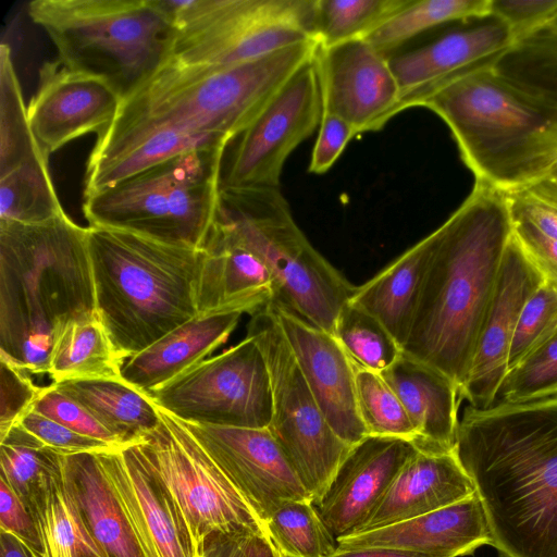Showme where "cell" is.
Listing matches in <instances>:
<instances>
[{
  "instance_id": "1",
  "label": "cell",
  "mask_w": 557,
  "mask_h": 557,
  "mask_svg": "<svg viewBox=\"0 0 557 557\" xmlns=\"http://www.w3.org/2000/svg\"><path fill=\"white\" fill-rule=\"evenodd\" d=\"M317 48L308 40L231 66L164 62L98 134L83 197L178 154L227 148Z\"/></svg>"
},
{
  "instance_id": "2",
  "label": "cell",
  "mask_w": 557,
  "mask_h": 557,
  "mask_svg": "<svg viewBox=\"0 0 557 557\" xmlns=\"http://www.w3.org/2000/svg\"><path fill=\"white\" fill-rule=\"evenodd\" d=\"M455 453L500 557H557V396L469 406Z\"/></svg>"
},
{
  "instance_id": "3",
  "label": "cell",
  "mask_w": 557,
  "mask_h": 557,
  "mask_svg": "<svg viewBox=\"0 0 557 557\" xmlns=\"http://www.w3.org/2000/svg\"><path fill=\"white\" fill-rule=\"evenodd\" d=\"M434 233L403 352L449 377L460 392L512 236L505 193L475 182Z\"/></svg>"
},
{
  "instance_id": "4",
  "label": "cell",
  "mask_w": 557,
  "mask_h": 557,
  "mask_svg": "<svg viewBox=\"0 0 557 557\" xmlns=\"http://www.w3.org/2000/svg\"><path fill=\"white\" fill-rule=\"evenodd\" d=\"M96 314L88 227L65 212L36 224L0 221V358L48 373L57 332Z\"/></svg>"
},
{
  "instance_id": "5",
  "label": "cell",
  "mask_w": 557,
  "mask_h": 557,
  "mask_svg": "<svg viewBox=\"0 0 557 557\" xmlns=\"http://www.w3.org/2000/svg\"><path fill=\"white\" fill-rule=\"evenodd\" d=\"M491 63L449 78L413 107L447 124L475 182L506 194L557 170V107L500 77Z\"/></svg>"
},
{
  "instance_id": "6",
  "label": "cell",
  "mask_w": 557,
  "mask_h": 557,
  "mask_svg": "<svg viewBox=\"0 0 557 557\" xmlns=\"http://www.w3.org/2000/svg\"><path fill=\"white\" fill-rule=\"evenodd\" d=\"M97 313L126 361L198 314L203 249L88 226Z\"/></svg>"
},
{
  "instance_id": "7",
  "label": "cell",
  "mask_w": 557,
  "mask_h": 557,
  "mask_svg": "<svg viewBox=\"0 0 557 557\" xmlns=\"http://www.w3.org/2000/svg\"><path fill=\"white\" fill-rule=\"evenodd\" d=\"M27 12L64 66L122 99L168 61L175 32L168 0H34Z\"/></svg>"
},
{
  "instance_id": "8",
  "label": "cell",
  "mask_w": 557,
  "mask_h": 557,
  "mask_svg": "<svg viewBox=\"0 0 557 557\" xmlns=\"http://www.w3.org/2000/svg\"><path fill=\"white\" fill-rule=\"evenodd\" d=\"M214 224L271 271L276 282L272 304L333 334L356 286L311 245L280 188L221 187Z\"/></svg>"
},
{
  "instance_id": "9",
  "label": "cell",
  "mask_w": 557,
  "mask_h": 557,
  "mask_svg": "<svg viewBox=\"0 0 557 557\" xmlns=\"http://www.w3.org/2000/svg\"><path fill=\"white\" fill-rule=\"evenodd\" d=\"M226 148L188 151L83 197L89 226L203 249L220 209Z\"/></svg>"
},
{
  "instance_id": "10",
  "label": "cell",
  "mask_w": 557,
  "mask_h": 557,
  "mask_svg": "<svg viewBox=\"0 0 557 557\" xmlns=\"http://www.w3.org/2000/svg\"><path fill=\"white\" fill-rule=\"evenodd\" d=\"M169 5L175 32L168 61L182 65L231 66L315 40V0H169Z\"/></svg>"
},
{
  "instance_id": "11",
  "label": "cell",
  "mask_w": 557,
  "mask_h": 557,
  "mask_svg": "<svg viewBox=\"0 0 557 557\" xmlns=\"http://www.w3.org/2000/svg\"><path fill=\"white\" fill-rule=\"evenodd\" d=\"M247 334L258 341L269 368L272 413L268 429L315 504L352 446L325 419L270 305L251 315Z\"/></svg>"
},
{
  "instance_id": "12",
  "label": "cell",
  "mask_w": 557,
  "mask_h": 557,
  "mask_svg": "<svg viewBox=\"0 0 557 557\" xmlns=\"http://www.w3.org/2000/svg\"><path fill=\"white\" fill-rule=\"evenodd\" d=\"M159 411L161 423L135 444L181 512L197 557L212 533H267L262 521L183 423Z\"/></svg>"
},
{
  "instance_id": "13",
  "label": "cell",
  "mask_w": 557,
  "mask_h": 557,
  "mask_svg": "<svg viewBox=\"0 0 557 557\" xmlns=\"http://www.w3.org/2000/svg\"><path fill=\"white\" fill-rule=\"evenodd\" d=\"M147 395L159 409L188 423L267 429L271 421L269 368L250 334Z\"/></svg>"
},
{
  "instance_id": "14",
  "label": "cell",
  "mask_w": 557,
  "mask_h": 557,
  "mask_svg": "<svg viewBox=\"0 0 557 557\" xmlns=\"http://www.w3.org/2000/svg\"><path fill=\"white\" fill-rule=\"evenodd\" d=\"M323 113L313 55L232 141L230 157L222 163L221 187L280 188L287 158L320 126Z\"/></svg>"
},
{
  "instance_id": "15",
  "label": "cell",
  "mask_w": 557,
  "mask_h": 557,
  "mask_svg": "<svg viewBox=\"0 0 557 557\" xmlns=\"http://www.w3.org/2000/svg\"><path fill=\"white\" fill-rule=\"evenodd\" d=\"M181 422L263 524L283 504L310 499L268 428Z\"/></svg>"
},
{
  "instance_id": "16",
  "label": "cell",
  "mask_w": 557,
  "mask_h": 557,
  "mask_svg": "<svg viewBox=\"0 0 557 557\" xmlns=\"http://www.w3.org/2000/svg\"><path fill=\"white\" fill-rule=\"evenodd\" d=\"M324 113L341 116L357 135L381 129L401 99L388 57L364 39L321 47L314 54Z\"/></svg>"
},
{
  "instance_id": "17",
  "label": "cell",
  "mask_w": 557,
  "mask_h": 557,
  "mask_svg": "<svg viewBox=\"0 0 557 557\" xmlns=\"http://www.w3.org/2000/svg\"><path fill=\"white\" fill-rule=\"evenodd\" d=\"M95 454L143 557H197L181 512L136 444Z\"/></svg>"
},
{
  "instance_id": "18",
  "label": "cell",
  "mask_w": 557,
  "mask_h": 557,
  "mask_svg": "<svg viewBox=\"0 0 557 557\" xmlns=\"http://www.w3.org/2000/svg\"><path fill=\"white\" fill-rule=\"evenodd\" d=\"M121 102L108 82L69 70L57 59L40 67L27 116L41 152L49 158L81 136L99 134L113 122Z\"/></svg>"
},
{
  "instance_id": "19",
  "label": "cell",
  "mask_w": 557,
  "mask_h": 557,
  "mask_svg": "<svg viewBox=\"0 0 557 557\" xmlns=\"http://www.w3.org/2000/svg\"><path fill=\"white\" fill-rule=\"evenodd\" d=\"M544 281L512 235L460 391V398L471 407L484 409L494 405L508 372V355L520 312Z\"/></svg>"
},
{
  "instance_id": "20",
  "label": "cell",
  "mask_w": 557,
  "mask_h": 557,
  "mask_svg": "<svg viewBox=\"0 0 557 557\" xmlns=\"http://www.w3.org/2000/svg\"><path fill=\"white\" fill-rule=\"evenodd\" d=\"M270 308L329 424L341 440L356 445L368 434L358 412L351 360L332 333L282 306Z\"/></svg>"
},
{
  "instance_id": "21",
  "label": "cell",
  "mask_w": 557,
  "mask_h": 557,
  "mask_svg": "<svg viewBox=\"0 0 557 557\" xmlns=\"http://www.w3.org/2000/svg\"><path fill=\"white\" fill-rule=\"evenodd\" d=\"M418 451L409 441L367 436L354 445L314 505L334 537L357 533Z\"/></svg>"
},
{
  "instance_id": "22",
  "label": "cell",
  "mask_w": 557,
  "mask_h": 557,
  "mask_svg": "<svg viewBox=\"0 0 557 557\" xmlns=\"http://www.w3.org/2000/svg\"><path fill=\"white\" fill-rule=\"evenodd\" d=\"M513 44L509 27L491 14L414 50L388 57L401 92L396 114L449 78L493 62Z\"/></svg>"
},
{
  "instance_id": "23",
  "label": "cell",
  "mask_w": 557,
  "mask_h": 557,
  "mask_svg": "<svg viewBox=\"0 0 557 557\" xmlns=\"http://www.w3.org/2000/svg\"><path fill=\"white\" fill-rule=\"evenodd\" d=\"M490 543L483 508L474 493L451 506L337 539V549L385 547L459 557Z\"/></svg>"
},
{
  "instance_id": "24",
  "label": "cell",
  "mask_w": 557,
  "mask_h": 557,
  "mask_svg": "<svg viewBox=\"0 0 557 557\" xmlns=\"http://www.w3.org/2000/svg\"><path fill=\"white\" fill-rule=\"evenodd\" d=\"M203 250L198 313L239 311L253 315L275 300L276 282L271 271L215 224Z\"/></svg>"
},
{
  "instance_id": "25",
  "label": "cell",
  "mask_w": 557,
  "mask_h": 557,
  "mask_svg": "<svg viewBox=\"0 0 557 557\" xmlns=\"http://www.w3.org/2000/svg\"><path fill=\"white\" fill-rule=\"evenodd\" d=\"M474 493L473 482L455 451L434 454L418 450L401 468L357 533L451 506Z\"/></svg>"
},
{
  "instance_id": "26",
  "label": "cell",
  "mask_w": 557,
  "mask_h": 557,
  "mask_svg": "<svg viewBox=\"0 0 557 557\" xmlns=\"http://www.w3.org/2000/svg\"><path fill=\"white\" fill-rule=\"evenodd\" d=\"M381 375L400 398L416 429L417 449L434 454L455 451L461 400L458 386L440 371L404 352Z\"/></svg>"
},
{
  "instance_id": "27",
  "label": "cell",
  "mask_w": 557,
  "mask_h": 557,
  "mask_svg": "<svg viewBox=\"0 0 557 557\" xmlns=\"http://www.w3.org/2000/svg\"><path fill=\"white\" fill-rule=\"evenodd\" d=\"M242 314L239 311L198 313L128 358L122 367V380L145 394L159 389L225 343Z\"/></svg>"
},
{
  "instance_id": "28",
  "label": "cell",
  "mask_w": 557,
  "mask_h": 557,
  "mask_svg": "<svg viewBox=\"0 0 557 557\" xmlns=\"http://www.w3.org/2000/svg\"><path fill=\"white\" fill-rule=\"evenodd\" d=\"M65 486L103 557H143L95 453L63 455Z\"/></svg>"
},
{
  "instance_id": "29",
  "label": "cell",
  "mask_w": 557,
  "mask_h": 557,
  "mask_svg": "<svg viewBox=\"0 0 557 557\" xmlns=\"http://www.w3.org/2000/svg\"><path fill=\"white\" fill-rule=\"evenodd\" d=\"M435 240L434 231L356 289L349 301L375 317L404 348Z\"/></svg>"
},
{
  "instance_id": "30",
  "label": "cell",
  "mask_w": 557,
  "mask_h": 557,
  "mask_svg": "<svg viewBox=\"0 0 557 557\" xmlns=\"http://www.w3.org/2000/svg\"><path fill=\"white\" fill-rule=\"evenodd\" d=\"M86 408L122 446L139 442L161 423L149 396L122 379L75 380L54 383Z\"/></svg>"
},
{
  "instance_id": "31",
  "label": "cell",
  "mask_w": 557,
  "mask_h": 557,
  "mask_svg": "<svg viewBox=\"0 0 557 557\" xmlns=\"http://www.w3.org/2000/svg\"><path fill=\"white\" fill-rule=\"evenodd\" d=\"M124 362L96 314L70 321L57 332L48 374L53 383L122 379Z\"/></svg>"
},
{
  "instance_id": "32",
  "label": "cell",
  "mask_w": 557,
  "mask_h": 557,
  "mask_svg": "<svg viewBox=\"0 0 557 557\" xmlns=\"http://www.w3.org/2000/svg\"><path fill=\"white\" fill-rule=\"evenodd\" d=\"M512 235L545 281L557 286V181L506 193Z\"/></svg>"
},
{
  "instance_id": "33",
  "label": "cell",
  "mask_w": 557,
  "mask_h": 557,
  "mask_svg": "<svg viewBox=\"0 0 557 557\" xmlns=\"http://www.w3.org/2000/svg\"><path fill=\"white\" fill-rule=\"evenodd\" d=\"M27 508L38 530L40 557H103L65 486L62 465L42 484Z\"/></svg>"
},
{
  "instance_id": "34",
  "label": "cell",
  "mask_w": 557,
  "mask_h": 557,
  "mask_svg": "<svg viewBox=\"0 0 557 557\" xmlns=\"http://www.w3.org/2000/svg\"><path fill=\"white\" fill-rule=\"evenodd\" d=\"M48 165L29 126L27 108L12 62L11 49L0 48V176Z\"/></svg>"
},
{
  "instance_id": "35",
  "label": "cell",
  "mask_w": 557,
  "mask_h": 557,
  "mask_svg": "<svg viewBox=\"0 0 557 557\" xmlns=\"http://www.w3.org/2000/svg\"><path fill=\"white\" fill-rule=\"evenodd\" d=\"M491 67L516 87L557 107L556 27H543L516 41Z\"/></svg>"
},
{
  "instance_id": "36",
  "label": "cell",
  "mask_w": 557,
  "mask_h": 557,
  "mask_svg": "<svg viewBox=\"0 0 557 557\" xmlns=\"http://www.w3.org/2000/svg\"><path fill=\"white\" fill-rule=\"evenodd\" d=\"M487 15H491V0H412L408 7L364 40L387 55L407 40L430 28L455 21L469 22Z\"/></svg>"
},
{
  "instance_id": "37",
  "label": "cell",
  "mask_w": 557,
  "mask_h": 557,
  "mask_svg": "<svg viewBox=\"0 0 557 557\" xmlns=\"http://www.w3.org/2000/svg\"><path fill=\"white\" fill-rule=\"evenodd\" d=\"M412 0H315V40L321 47L366 39Z\"/></svg>"
},
{
  "instance_id": "38",
  "label": "cell",
  "mask_w": 557,
  "mask_h": 557,
  "mask_svg": "<svg viewBox=\"0 0 557 557\" xmlns=\"http://www.w3.org/2000/svg\"><path fill=\"white\" fill-rule=\"evenodd\" d=\"M333 335L358 369L382 373L403 355L401 346L388 330L349 300L338 313Z\"/></svg>"
},
{
  "instance_id": "39",
  "label": "cell",
  "mask_w": 557,
  "mask_h": 557,
  "mask_svg": "<svg viewBox=\"0 0 557 557\" xmlns=\"http://www.w3.org/2000/svg\"><path fill=\"white\" fill-rule=\"evenodd\" d=\"M62 456L17 423L0 440V478L27 506L42 484L60 469Z\"/></svg>"
},
{
  "instance_id": "40",
  "label": "cell",
  "mask_w": 557,
  "mask_h": 557,
  "mask_svg": "<svg viewBox=\"0 0 557 557\" xmlns=\"http://www.w3.org/2000/svg\"><path fill=\"white\" fill-rule=\"evenodd\" d=\"M265 530L285 557H330L337 540L329 531L310 499L290 500L267 520Z\"/></svg>"
},
{
  "instance_id": "41",
  "label": "cell",
  "mask_w": 557,
  "mask_h": 557,
  "mask_svg": "<svg viewBox=\"0 0 557 557\" xmlns=\"http://www.w3.org/2000/svg\"><path fill=\"white\" fill-rule=\"evenodd\" d=\"M63 213L48 165L0 176V221L36 224Z\"/></svg>"
},
{
  "instance_id": "42",
  "label": "cell",
  "mask_w": 557,
  "mask_h": 557,
  "mask_svg": "<svg viewBox=\"0 0 557 557\" xmlns=\"http://www.w3.org/2000/svg\"><path fill=\"white\" fill-rule=\"evenodd\" d=\"M355 369L357 407L368 436L397 437L413 444L416 429L395 391L381 373Z\"/></svg>"
},
{
  "instance_id": "43",
  "label": "cell",
  "mask_w": 557,
  "mask_h": 557,
  "mask_svg": "<svg viewBox=\"0 0 557 557\" xmlns=\"http://www.w3.org/2000/svg\"><path fill=\"white\" fill-rule=\"evenodd\" d=\"M557 396V327L503 380L494 404L527 403Z\"/></svg>"
},
{
  "instance_id": "44",
  "label": "cell",
  "mask_w": 557,
  "mask_h": 557,
  "mask_svg": "<svg viewBox=\"0 0 557 557\" xmlns=\"http://www.w3.org/2000/svg\"><path fill=\"white\" fill-rule=\"evenodd\" d=\"M557 327V286L544 281L524 304L510 344L508 371Z\"/></svg>"
},
{
  "instance_id": "45",
  "label": "cell",
  "mask_w": 557,
  "mask_h": 557,
  "mask_svg": "<svg viewBox=\"0 0 557 557\" xmlns=\"http://www.w3.org/2000/svg\"><path fill=\"white\" fill-rule=\"evenodd\" d=\"M32 410L82 435L103 441L113 447H123L86 408L60 392L54 383L42 388Z\"/></svg>"
},
{
  "instance_id": "46",
  "label": "cell",
  "mask_w": 557,
  "mask_h": 557,
  "mask_svg": "<svg viewBox=\"0 0 557 557\" xmlns=\"http://www.w3.org/2000/svg\"><path fill=\"white\" fill-rule=\"evenodd\" d=\"M28 374L0 358V440L33 409L42 392Z\"/></svg>"
},
{
  "instance_id": "47",
  "label": "cell",
  "mask_w": 557,
  "mask_h": 557,
  "mask_svg": "<svg viewBox=\"0 0 557 557\" xmlns=\"http://www.w3.org/2000/svg\"><path fill=\"white\" fill-rule=\"evenodd\" d=\"M18 423L46 447L61 455L99 453L117 448L103 441L72 431L34 410L26 413Z\"/></svg>"
},
{
  "instance_id": "48",
  "label": "cell",
  "mask_w": 557,
  "mask_h": 557,
  "mask_svg": "<svg viewBox=\"0 0 557 557\" xmlns=\"http://www.w3.org/2000/svg\"><path fill=\"white\" fill-rule=\"evenodd\" d=\"M491 14L509 27L516 42L549 25L557 0H491Z\"/></svg>"
},
{
  "instance_id": "49",
  "label": "cell",
  "mask_w": 557,
  "mask_h": 557,
  "mask_svg": "<svg viewBox=\"0 0 557 557\" xmlns=\"http://www.w3.org/2000/svg\"><path fill=\"white\" fill-rule=\"evenodd\" d=\"M0 531L11 533L35 556L40 557L41 544L33 515L11 488L0 478Z\"/></svg>"
},
{
  "instance_id": "50",
  "label": "cell",
  "mask_w": 557,
  "mask_h": 557,
  "mask_svg": "<svg viewBox=\"0 0 557 557\" xmlns=\"http://www.w3.org/2000/svg\"><path fill=\"white\" fill-rule=\"evenodd\" d=\"M356 135V129L347 121L323 113L308 171L313 174L327 172Z\"/></svg>"
},
{
  "instance_id": "51",
  "label": "cell",
  "mask_w": 557,
  "mask_h": 557,
  "mask_svg": "<svg viewBox=\"0 0 557 557\" xmlns=\"http://www.w3.org/2000/svg\"><path fill=\"white\" fill-rule=\"evenodd\" d=\"M215 532L206 537L198 552V557H247L244 549V537Z\"/></svg>"
},
{
  "instance_id": "52",
  "label": "cell",
  "mask_w": 557,
  "mask_h": 557,
  "mask_svg": "<svg viewBox=\"0 0 557 557\" xmlns=\"http://www.w3.org/2000/svg\"><path fill=\"white\" fill-rule=\"evenodd\" d=\"M330 557H443L424 553L401 550L385 547H363L350 549H336Z\"/></svg>"
},
{
  "instance_id": "53",
  "label": "cell",
  "mask_w": 557,
  "mask_h": 557,
  "mask_svg": "<svg viewBox=\"0 0 557 557\" xmlns=\"http://www.w3.org/2000/svg\"><path fill=\"white\" fill-rule=\"evenodd\" d=\"M244 549L247 557H285L274 545L268 533L245 536Z\"/></svg>"
},
{
  "instance_id": "54",
  "label": "cell",
  "mask_w": 557,
  "mask_h": 557,
  "mask_svg": "<svg viewBox=\"0 0 557 557\" xmlns=\"http://www.w3.org/2000/svg\"><path fill=\"white\" fill-rule=\"evenodd\" d=\"M0 557H35L26 546L11 533L0 531Z\"/></svg>"
},
{
  "instance_id": "55",
  "label": "cell",
  "mask_w": 557,
  "mask_h": 557,
  "mask_svg": "<svg viewBox=\"0 0 557 557\" xmlns=\"http://www.w3.org/2000/svg\"><path fill=\"white\" fill-rule=\"evenodd\" d=\"M547 26H552V27H556L557 28V15L554 17V20Z\"/></svg>"
},
{
  "instance_id": "56",
  "label": "cell",
  "mask_w": 557,
  "mask_h": 557,
  "mask_svg": "<svg viewBox=\"0 0 557 557\" xmlns=\"http://www.w3.org/2000/svg\"><path fill=\"white\" fill-rule=\"evenodd\" d=\"M552 176L557 181V170L554 172Z\"/></svg>"
}]
</instances>
